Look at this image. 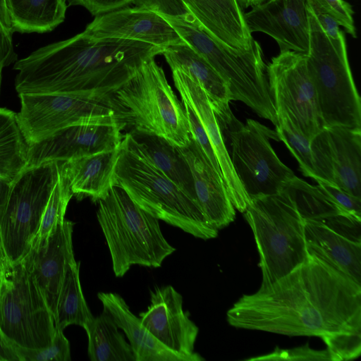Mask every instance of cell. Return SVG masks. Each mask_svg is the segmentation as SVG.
I'll use <instances>...</instances> for the list:
<instances>
[{
	"mask_svg": "<svg viewBox=\"0 0 361 361\" xmlns=\"http://www.w3.org/2000/svg\"><path fill=\"white\" fill-rule=\"evenodd\" d=\"M73 222L65 220L42 245L27 257L33 275L54 314L70 266L76 262L73 249Z\"/></svg>",
	"mask_w": 361,
	"mask_h": 361,
	"instance_id": "obj_22",
	"label": "cell"
},
{
	"mask_svg": "<svg viewBox=\"0 0 361 361\" xmlns=\"http://www.w3.org/2000/svg\"><path fill=\"white\" fill-rule=\"evenodd\" d=\"M181 39L203 57L228 85L231 99L248 106L259 116L277 124L260 44L253 39L245 51H235L208 34L196 19L164 17Z\"/></svg>",
	"mask_w": 361,
	"mask_h": 361,
	"instance_id": "obj_5",
	"label": "cell"
},
{
	"mask_svg": "<svg viewBox=\"0 0 361 361\" xmlns=\"http://www.w3.org/2000/svg\"><path fill=\"white\" fill-rule=\"evenodd\" d=\"M97 202V220L116 277L123 276L133 265L160 267L175 252L159 219L136 204L121 187L114 185Z\"/></svg>",
	"mask_w": 361,
	"mask_h": 361,
	"instance_id": "obj_4",
	"label": "cell"
},
{
	"mask_svg": "<svg viewBox=\"0 0 361 361\" xmlns=\"http://www.w3.org/2000/svg\"><path fill=\"white\" fill-rule=\"evenodd\" d=\"M93 317L82 293L80 262L76 261L68 268L59 294L54 313L56 329L63 331L71 324L84 329Z\"/></svg>",
	"mask_w": 361,
	"mask_h": 361,
	"instance_id": "obj_31",
	"label": "cell"
},
{
	"mask_svg": "<svg viewBox=\"0 0 361 361\" xmlns=\"http://www.w3.org/2000/svg\"><path fill=\"white\" fill-rule=\"evenodd\" d=\"M18 96L20 109L17 117L30 145L74 125L125 123L122 109L112 96L88 97L66 94H20Z\"/></svg>",
	"mask_w": 361,
	"mask_h": 361,
	"instance_id": "obj_12",
	"label": "cell"
},
{
	"mask_svg": "<svg viewBox=\"0 0 361 361\" xmlns=\"http://www.w3.org/2000/svg\"><path fill=\"white\" fill-rule=\"evenodd\" d=\"M123 122L85 123L66 128L29 148L27 167L65 162L121 145ZM26 167V168H27Z\"/></svg>",
	"mask_w": 361,
	"mask_h": 361,
	"instance_id": "obj_16",
	"label": "cell"
},
{
	"mask_svg": "<svg viewBox=\"0 0 361 361\" xmlns=\"http://www.w3.org/2000/svg\"><path fill=\"white\" fill-rule=\"evenodd\" d=\"M0 361H20L19 357L11 344L0 333Z\"/></svg>",
	"mask_w": 361,
	"mask_h": 361,
	"instance_id": "obj_46",
	"label": "cell"
},
{
	"mask_svg": "<svg viewBox=\"0 0 361 361\" xmlns=\"http://www.w3.org/2000/svg\"><path fill=\"white\" fill-rule=\"evenodd\" d=\"M163 51L147 43L94 38L83 31L17 60L15 87L18 94L110 97L148 60Z\"/></svg>",
	"mask_w": 361,
	"mask_h": 361,
	"instance_id": "obj_2",
	"label": "cell"
},
{
	"mask_svg": "<svg viewBox=\"0 0 361 361\" xmlns=\"http://www.w3.org/2000/svg\"><path fill=\"white\" fill-rule=\"evenodd\" d=\"M283 189L294 200L305 220H323L339 214H349L319 185H310L296 176Z\"/></svg>",
	"mask_w": 361,
	"mask_h": 361,
	"instance_id": "obj_32",
	"label": "cell"
},
{
	"mask_svg": "<svg viewBox=\"0 0 361 361\" xmlns=\"http://www.w3.org/2000/svg\"><path fill=\"white\" fill-rule=\"evenodd\" d=\"M130 3L163 17L186 20L195 19L182 0H130Z\"/></svg>",
	"mask_w": 361,
	"mask_h": 361,
	"instance_id": "obj_39",
	"label": "cell"
},
{
	"mask_svg": "<svg viewBox=\"0 0 361 361\" xmlns=\"http://www.w3.org/2000/svg\"><path fill=\"white\" fill-rule=\"evenodd\" d=\"M88 337L87 354L92 361H135L130 345L113 318L103 310L84 327Z\"/></svg>",
	"mask_w": 361,
	"mask_h": 361,
	"instance_id": "obj_29",
	"label": "cell"
},
{
	"mask_svg": "<svg viewBox=\"0 0 361 361\" xmlns=\"http://www.w3.org/2000/svg\"><path fill=\"white\" fill-rule=\"evenodd\" d=\"M54 317L25 257L7 274L0 302V333L12 347L47 346L56 332Z\"/></svg>",
	"mask_w": 361,
	"mask_h": 361,
	"instance_id": "obj_10",
	"label": "cell"
},
{
	"mask_svg": "<svg viewBox=\"0 0 361 361\" xmlns=\"http://www.w3.org/2000/svg\"><path fill=\"white\" fill-rule=\"evenodd\" d=\"M8 183L0 180V211L8 190ZM13 265L5 252L0 235V271L9 272Z\"/></svg>",
	"mask_w": 361,
	"mask_h": 361,
	"instance_id": "obj_45",
	"label": "cell"
},
{
	"mask_svg": "<svg viewBox=\"0 0 361 361\" xmlns=\"http://www.w3.org/2000/svg\"><path fill=\"white\" fill-rule=\"evenodd\" d=\"M171 71H180L195 80L205 92L218 121L231 117L228 85L200 55L185 42L171 46L162 53Z\"/></svg>",
	"mask_w": 361,
	"mask_h": 361,
	"instance_id": "obj_25",
	"label": "cell"
},
{
	"mask_svg": "<svg viewBox=\"0 0 361 361\" xmlns=\"http://www.w3.org/2000/svg\"><path fill=\"white\" fill-rule=\"evenodd\" d=\"M322 9L332 16L353 37H357L352 6L344 0H313Z\"/></svg>",
	"mask_w": 361,
	"mask_h": 361,
	"instance_id": "obj_40",
	"label": "cell"
},
{
	"mask_svg": "<svg viewBox=\"0 0 361 361\" xmlns=\"http://www.w3.org/2000/svg\"><path fill=\"white\" fill-rule=\"evenodd\" d=\"M12 32L43 33L63 22L66 0H6Z\"/></svg>",
	"mask_w": 361,
	"mask_h": 361,
	"instance_id": "obj_28",
	"label": "cell"
},
{
	"mask_svg": "<svg viewBox=\"0 0 361 361\" xmlns=\"http://www.w3.org/2000/svg\"><path fill=\"white\" fill-rule=\"evenodd\" d=\"M8 272L1 271H0V302L1 299V295L3 291L4 285L5 283V280L6 278V275Z\"/></svg>",
	"mask_w": 361,
	"mask_h": 361,
	"instance_id": "obj_49",
	"label": "cell"
},
{
	"mask_svg": "<svg viewBox=\"0 0 361 361\" xmlns=\"http://www.w3.org/2000/svg\"><path fill=\"white\" fill-rule=\"evenodd\" d=\"M266 68L276 118H288L312 140L324 127L306 54L280 51Z\"/></svg>",
	"mask_w": 361,
	"mask_h": 361,
	"instance_id": "obj_13",
	"label": "cell"
},
{
	"mask_svg": "<svg viewBox=\"0 0 361 361\" xmlns=\"http://www.w3.org/2000/svg\"><path fill=\"white\" fill-rule=\"evenodd\" d=\"M70 6H81L92 15L98 16L120 8L130 3V0H68Z\"/></svg>",
	"mask_w": 361,
	"mask_h": 361,
	"instance_id": "obj_43",
	"label": "cell"
},
{
	"mask_svg": "<svg viewBox=\"0 0 361 361\" xmlns=\"http://www.w3.org/2000/svg\"><path fill=\"white\" fill-rule=\"evenodd\" d=\"M318 185L347 213L361 219V198L325 183Z\"/></svg>",
	"mask_w": 361,
	"mask_h": 361,
	"instance_id": "obj_41",
	"label": "cell"
},
{
	"mask_svg": "<svg viewBox=\"0 0 361 361\" xmlns=\"http://www.w3.org/2000/svg\"><path fill=\"white\" fill-rule=\"evenodd\" d=\"M97 297L103 310L114 319L118 329L127 336L135 361H191L161 343L135 315L125 300L118 294L99 292Z\"/></svg>",
	"mask_w": 361,
	"mask_h": 361,
	"instance_id": "obj_26",
	"label": "cell"
},
{
	"mask_svg": "<svg viewBox=\"0 0 361 361\" xmlns=\"http://www.w3.org/2000/svg\"><path fill=\"white\" fill-rule=\"evenodd\" d=\"M59 168L60 162L27 167L8 183L0 211V235L12 265L31 249Z\"/></svg>",
	"mask_w": 361,
	"mask_h": 361,
	"instance_id": "obj_9",
	"label": "cell"
},
{
	"mask_svg": "<svg viewBox=\"0 0 361 361\" xmlns=\"http://www.w3.org/2000/svg\"><path fill=\"white\" fill-rule=\"evenodd\" d=\"M314 176L361 198V130L324 127L310 143Z\"/></svg>",
	"mask_w": 361,
	"mask_h": 361,
	"instance_id": "obj_14",
	"label": "cell"
},
{
	"mask_svg": "<svg viewBox=\"0 0 361 361\" xmlns=\"http://www.w3.org/2000/svg\"><path fill=\"white\" fill-rule=\"evenodd\" d=\"M264 0H238L242 9L251 8Z\"/></svg>",
	"mask_w": 361,
	"mask_h": 361,
	"instance_id": "obj_48",
	"label": "cell"
},
{
	"mask_svg": "<svg viewBox=\"0 0 361 361\" xmlns=\"http://www.w3.org/2000/svg\"><path fill=\"white\" fill-rule=\"evenodd\" d=\"M322 338L326 345L331 360H352L360 355L361 331L336 333Z\"/></svg>",
	"mask_w": 361,
	"mask_h": 361,
	"instance_id": "obj_36",
	"label": "cell"
},
{
	"mask_svg": "<svg viewBox=\"0 0 361 361\" xmlns=\"http://www.w3.org/2000/svg\"><path fill=\"white\" fill-rule=\"evenodd\" d=\"M84 32L94 38L137 41L164 50L185 42L164 17L138 7L120 8L96 16Z\"/></svg>",
	"mask_w": 361,
	"mask_h": 361,
	"instance_id": "obj_18",
	"label": "cell"
},
{
	"mask_svg": "<svg viewBox=\"0 0 361 361\" xmlns=\"http://www.w3.org/2000/svg\"><path fill=\"white\" fill-rule=\"evenodd\" d=\"M307 63L324 127L361 130V100L350 68L345 34L329 38L307 7Z\"/></svg>",
	"mask_w": 361,
	"mask_h": 361,
	"instance_id": "obj_8",
	"label": "cell"
},
{
	"mask_svg": "<svg viewBox=\"0 0 361 361\" xmlns=\"http://www.w3.org/2000/svg\"><path fill=\"white\" fill-rule=\"evenodd\" d=\"M201 27L214 39L235 51H245L253 37L238 0H182Z\"/></svg>",
	"mask_w": 361,
	"mask_h": 361,
	"instance_id": "obj_23",
	"label": "cell"
},
{
	"mask_svg": "<svg viewBox=\"0 0 361 361\" xmlns=\"http://www.w3.org/2000/svg\"><path fill=\"white\" fill-rule=\"evenodd\" d=\"M235 328L290 336L361 331V284L309 254L292 271L226 312Z\"/></svg>",
	"mask_w": 361,
	"mask_h": 361,
	"instance_id": "obj_1",
	"label": "cell"
},
{
	"mask_svg": "<svg viewBox=\"0 0 361 361\" xmlns=\"http://www.w3.org/2000/svg\"><path fill=\"white\" fill-rule=\"evenodd\" d=\"M361 219L339 214L305 220L307 252L361 284Z\"/></svg>",
	"mask_w": 361,
	"mask_h": 361,
	"instance_id": "obj_15",
	"label": "cell"
},
{
	"mask_svg": "<svg viewBox=\"0 0 361 361\" xmlns=\"http://www.w3.org/2000/svg\"><path fill=\"white\" fill-rule=\"evenodd\" d=\"M307 7L329 38L336 40L344 35L336 19L322 9L313 0H308Z\"/></svg>",
	"mask_w": 361,
	"mask_h": 361,
	"instance_id": "obj_42",
	"label": "cell"
},
{
	"mask_svg": "<svg viewBox=\"0 0 361 361\" xmlns=\"http://www.w3.org/2000/svg\"><path fill=\"white\" fill-rule=\"evenodd\" d=\"M178 148L191 170L195 202L209 224L219 231L235 216L223 178L192 137L187 145Z\"/></svg>",
	"mask_w": 361,
	"mask_h": 361,
	"instance_id": "obj_21",
	"label": "cell"
},
{
	"mask_svg": "<svg viewBox=\"0 0 361 361\" xmlns=\"http://www.w3.org/2000/svg\"><path fill=\"white\" fill-rule=\"evenodd\" d=\"M243 213L259 256L261 286L273 283L308 258L305 219L286 190L251 200Z\"/></svg>",
	"mask_w": 361,
	"mask_h": 361,
	"instance_id": "obj_6",
	"label": "cell"
},
{
	"mask_svg": "<svg viewBox=\"0 0 361 361\" xmlns=\"http://www.w3.org/2000/svg\"><path fill=\"white\" fill-rule=\"evenodd\" d=\"M14 51L12 34L6 30L0 22V80L4 68L16 62L18 59Z\"/></svg>",
	"mask_w": 361,
	"mask_h": 361,
	"instance_id": "obj_44",
	"label": "cell"
},
{
	"mask_svg": "<svg viewBox=\"0 0 361 361\" xmlns=\"http://www.w3.org/2000/svg\"><path fill=\"white\" fill-rule=\"evenodd\" d=\"M308 0H264L244 13L250 32H263L272 37L280 51L307 54L310 28Z\"/></svg>",
	"mask_w": 361,
	"mask_h": 361,
	"instance_id": "obj_19",
	"label": "cell"
},
{
	"mask_svg": "<svg viewBox=\"0 0 361 361\" xmlns=\"http://www.w3.org/2000/svg\"><path fill=\"white\" fill-rule=\"evenodd\" d=\"M73 196V193L68 180L62 171L61 162H60L59 178L44 211L31 249L44 245L65 220L66 209Z\"/></svg>",
	"mask_w": 361,
	"mask_h": 361,
	"instance_id": "obj_33",
	"label": "cell"
},
{
	"mask_svg": "<svg viewBox=\"0 0 361 361\" xmlns=\"http://www.w3.org/2000/svg\"><path fill=\"white\" fill-rule=\"evenodd\" d=\"M219 123L228 137L232 166L250 202L279 193L295 176L271 145V140L280 141L276 130L252 119L243 124L234 115Z\"/></svg>",
	"mask_w": 361,
	"mask_h": 361,
	"instance_id": "obj_11",
	"label": "cell"
},
{
	"mask_svg": "<svg viewBox=\"0 0 361 361\" xmlns=\"http://www.w3.org/2000/svg\"><path fill=\"white\" fill-rule=\"evenodd\" d=\"M20 361H70L71 348L63 331L56 329L51 342L46 347L30 350L13 347Z\"/></svg>",
	"mask_w": 361,
	"mask_h": 361,
	"instance_id": "obj_35",
	"label": "cell"
},
{
	"mask_svg": "<svg viewBox=\"0 0 361 361\" xmlns=\"http://www.w3.org/2000/svg\"><path fill=\"white\" fill-rule=\"evenodd\" d=\"M1 80H0V89H1Z\"/></svg>",
	"mask_w": 361,
	"mask_h": 361,
	"instance_id": "obj_50",
	"label": "cell"
},
{
	"mask_svg": "<svg viewBox=\"0 0 361 361\" xmlns=\"http://www.w3.org/2000/svg\"><path fill=\"white\" fill-rule=\"evenodd\" d=\"M0 22L7 31L13 34L6 0H0Z\"/></svg>",
	"mask_w": 361,
	"mask_h": 361,
	"instance_id": "obj_47",
	"label": "cell"
},
{
	"mask_svg": "<svg viewBox=\"0 0 361 361\" xmlns=\"http://www.w3.org/2000/svg\"><path fill=\"white\" fill-rule=\"evenodd\" d=\"M247 360H331L326 349L314 350L308 344L291 348H276L269 354L247 359Z\"/></svg>",
	"mask_w": 361,
	"mask_h": 361,
	"instance_id": "obj_38",
	"label": "cell"
},
{
	"mask_svg": "<svg viewBox=\"0 0 361 361\" xmlns=\"http://www.w3.org/2000/svg\"><path fill=\"white\" fill-rule=\"evenodd\" d=\"M181 102L186 114L192 137L197 142L214 169L223 178L217 158L215 155L207 134L198 116L185 99H181Z\"/></svg>",
	"mask_w": 361,
	"mask_h": 361,
	"instance_id": "obj_37",
	"label": "cell"
},
{
	"mask_svg": "<svg viewBox=\"0 0 361 361\" xmlns=\"http://www.w3.org/2000/svg\"><path fill=\"white\" fill-rule=\"evenodd\" d=\"M30 145L17 113L0 107V180L12 182L26 167Z\"/></svg>",
	"mask_w": 361,
	"mask_h": 361,
	"instance_id": "obj_30",
	"label": "cell"
},
{
	"mask_svg": "<svg viewBox=\"0 0 361 361\" xmlns=\"http://www.w3.org/2000/svg\"><path fill=\"white\" fill-rule=\"evenodd\" d=\"M130 134L148 161L195 202L191 170L178 147L155 135L135 130Z\"/></svg>",
	"mask_w": 361,
	"mask_h": 361,
	"instance_id": "obj_27",
	"label": "cell"
},
{
	"mask_svg": "<svg viewBox=\"0 0 361 361\" xmlns=\"http://www.w3.org/2000/svg\"><path fill=\"white\" fill-rule=\"evenodd\" d=\"M133 130L155 135L177 147L187 145L191 133L183 105L154 58L148 60L112 94Z\"/></svg>",
	"mask_w": 361,
	"mask_h": 361,
	"instance_id": "obj_7",
	"label": "cell"
},
{
	"mask_svg": "<svg viewBox=\"0 0 361 361\" xmlns=\"http://www.w3.org/2000/svg\"><path fill=\"white\" fill-rule=\"evenodd\" d=\"M182 295L173 286H165L151 292L150 305L140 314L144 326L171 351L191 361L204 359L195 352L199 329L183 308Z\"/></svg>",
	"mask_w": 361,
	"mask_h": 361,
	"instance_id": "obj_17",
	"label": "cell"
},
{
	"mask_svg": "<svg viewBox=\"0 0 361 361\" xmlns=\"http://www.w3.org/2000/svg\"><path fill=\"white\" fill-rule=\"evenodd\" d=\"M121 145L111 149L61 162L71 189L78 199L96 202L115 185V171Z\"/></svg>",
	"mask_w": 361,
	"mask_h": 361,
	"instance_id": "obj_24",
	"label": "cell"
},
{
	"mask_svg": "<svg viewBox=\"0 0 361 361\" xmlns=\"http://www.w3.org/2000/svg\"><path fill=\"white\" fill-rule=\"evenodd\" d=\"M115 185L159 220L202 240L218 235L196 202L148 161L130 133L121 143Z\"/></svg>",
	"mask_w": 361,
	"mask_h": 361,
	"instance_id": "obj_3",
	"label": "cell"
},
{
	"mask_svg": "<svg viewBox=\"0 0 361 361\" xmlns=\"http://www.w3.org/2000/svg\"><path fill=\"white\" fill-rule=\"evenodd\" d=\"M171 71L180 98L185 99L194 110L207 134L233 205L243 213L250 200L233 169L217 117L208 97L201 86L188 75L178 70Z\"/></svg>",
	"mask_w": 361,
	"mask_h": 361,
	"instance_id": "obj_20",
	"label": "cell"
},
{
	"mask_svg": "<svg viewBox=\"0 0 361 361\" xmlns=\"http://www.w3.org/2000/svg\"><path fill=\"white\" fill-rule=\"evenodd\" d=\"M276 132L299 164L303 176L313 178L314 169L311 140L299 132L286 118H278Z\"/></svg>",
	"mask_w": 361,
	"mask_h": 361,
	"instance_id": "obj_34",
	"label": "cell"
}]
</instances>
